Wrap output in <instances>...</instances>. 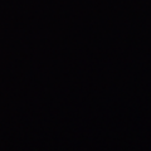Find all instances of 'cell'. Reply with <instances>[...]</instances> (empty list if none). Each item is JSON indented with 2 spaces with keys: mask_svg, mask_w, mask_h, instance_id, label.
I'll use <instances>...</instances> for the list:
<instances>
[]
</instances>
